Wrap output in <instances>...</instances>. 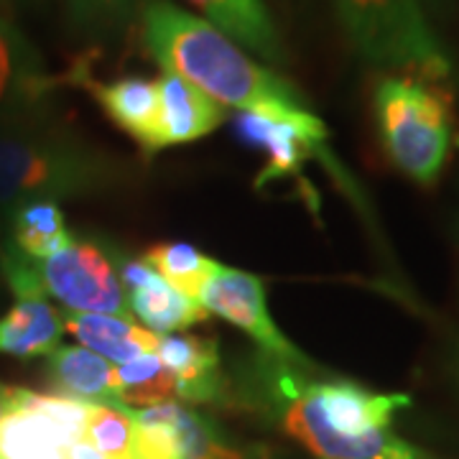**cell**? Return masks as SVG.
Returning a JSON list of instances; mask_svg holds the SVG:
<instances>
[{
	"label": "cell",
	"instance_id": "1",
	"mask_svg": "<svg viewBox=\"0 0 459 459\" xmlns=\"http://www.w3.org/2000/svg\"><path fill=\"white\" fill-rule=\"evenodd\" d=\"M138 31L161 72L179 74L222 108L286 123L314 146L332 151L327 126L312 110V102L202 16L171 0H141Z\"/></svg>",
	"mask_w": 459,
	"mask_h": 459
},
{
	"label": "cell",
	"instance_id": "2",
	"mask_svg": "<svg viewBox=\"0 0 459 459\" xmlns=\"http://www.w3.org/2000/svg\"><path fill=\"white\" fill-rule=\"evenodd\" d=\"M115 181L117 164L108 153L44 115L0 123V228L21 202L87 197Z\"/></svg>",
	"mask_w": 459,
	"mask_h": 459
},
{
	"label": "cell",
	"instance_id": "3",
	"mask_svg": "<svg viewBox=\"0 0 459 459\" xmlns=\"http://www.w3.org/2000/svg\"><path fill=\"white\" fill-rule=\"evenodd\" d=\"M373 110L388 159L409 179L431 186L452 148V115L439 87L406 74H383Z\"/></svg>",
	"mask_w": 459,
	"mask_h": 459
},
{
	"label": "cell",
	"instance_id": "4",
	"mask_svg": "<svg viewBox=\"0 0 459 459\" xmlns=\"http://www.w3.org/2000/svg\"><path fill=\"white\" fill-rule=\"evenodd\" d=\"M350 44L385 74L442 82L452 59L431 31L419 0H332Z\"/></svg>",
	"mask_w": 459,
	"mask_h": 459
},
{
	"label": "cell",
	"instance_id": "5",
	"mask_svg": "<svg viewBox=\"0 0 459 459\" xmlns=\"http://www.w3.org/2000/svg\"><path fill=\"white\" fill-rule=\"evenodd\" d=\"M261 370L268 398L279 411L286 434L304 444L316 459H424V455L401 439L394 429H380L362 437L334 434L316 411L309 394V377L304 376L307 370L276 358H268Z\"/></svg>",
	"mask_w": 459,
	"mask_h": 459
},
{
	"label": "cell",
	"instance_id": "6",
	"mask_svg": "<svg viewBox=\"0 0 459 459\" xmlns=\"http://www.w3.org/2000/svg\"><path fill=\"white\" fill-rule=\"evenodd\" d=\"M120 258L98 238H74V243L39 263V279L47 299L65 307V312L115 314L135 319L120 281Z\"/></svg>",
	"mask_w": 459,
	"mask_h": 459
},
{
	"label": "cell",
	"instance_id": "7",
	"mask_svg": "<svg viewBox=\"0 0 459 459\" xmlns=\"http://www.w3.org/2000/svg\"><path fill=\"white\" fill-rule=\"evenodd\" d=\"M87 401L16 388L0 416V459H66L87 431Z\"/></svg>",
	"mask_w": 459,
	"mask_h": 459
},
{
	"label": "cell",
	"instance_id": "8",
	"mask_svg": "<svg viewBox=\"0 0 459 459\" xmlns=\"http://www.w3.org/2000/svg\"><path fill=\"white\" fill-rule=\"evenodd\" d=\"M199 304L210 314H217L230 325L243 329L268 358L314 370V362L271 319L265 286L258 276L220 263L217 273L199 296Z\"/></svg>",
	"mask_w": 459,
	"mask_h": 459
},
{
	"label": "cell",
	"instance_id": "9",
	"mask_svg": "<svg viewBox=\"0 0 459 459\" xmlns=\"http://www.w3.org/2000/svg\"><path fill=\"white\" fill-rule=\"evenodd\" d=\"M232 133L238 135V141L243 146L255 148L265 156V166H263V171L255 179L258 189H263L268 181L299 177L304 164H307V159H319L322 166L327 169L329 177L337 181V186L352 199V204H358V210L365 217H370V210H368V204L362 199L360 186L347 174V169L340 164V159L332 151H322L319 146H314L301 131H296L286 123H279V120L263 117V115L238 113L235 120H232Z\"/></svg>",
	"mask_w": 459,
	"mask_h": 459
},
{
	"label": "cell",
	"instance_id": "10",
	"mask_svg": "<svg viewBox=\"0 0 459 459\" xmlns=\"http://www.w3.org/2000/svg\"><path fill=\"white\" fill-rule=\"evenodd\" d=\"M56 87L41 51L0 13V123L41 117Z\"/></svg>",
	"mask_w": 459,
	"mask_h": 459
},
{
	"label": "cell",
	"instance_id": "11",
	"mask_svg": "<svg viewBox=\"0 0 459 459\" xmlns=\"http://www.w3.org/2000/svg\"><path fill=\"white\" fill-rule=\"evenodd\" d=\"M72 80L87 87V92L95 98L102 113L108 115L120 131L128 133L146 156H153L161 151L159 146L161 100H159L156 80L128 74V77H115V80L102 82V80L90 77L84 65L77 66Z\"/></svg>",
	"mask_w": 459,
	"mask_h": 459
},
{
	"label": "cell",
	"instance_id": "12",
	"mask_svg": "<svg viewBox=\"0 0 459 459\" xmlns=\"http://www.w3.org/2000/svg\"><path fill=\"white\" fill-rule=\"evenodd\" d=\"M120 281L128 296L131 314L156 334H174L184 332L192 325L204 322L210 312L199 304L197 299L179 294L171 289L151 265L146 258H120Z\"/></svg>",
	"mask_w": 459,
	"mask_h": 459
},
{
	"label": "cell",
	"instance_id": "13",
	"mask_svg": "<svg viewBox=\"0 0 459 459\" xmlns=\"http://www.w3.org/2000/svg\"><path fill=\"white\" fill-rule=\"evenodd\" d=\"M316 411L322 421L334 434L362 437L370 431L391 429V419L398 409L409 406L411 398L403 394H377L352 380H312L309 377Z\"/></svg>",
	"mask_w": 459,
	"mask_h": 459
},
{
	"label": "cell",
	"instance_id": "14",
	"mask_svg": "<svg viewBox=\"0 0 459 459\" xmlns=\"http://www.w3.org/2000/svg\"><path fill=\"white\" fill-rule=\"evenodd\" d=\"M197 8L207 23L232 39L238 47L258 56L268 66L289 65V49L283 44L276 21L263 0H186Z\"/></svg>",
	"mask_w": 459,
	"mask_h": 459
},
{
	"label": "cell",
	"instance_id": "15",
	"mask_svg": "<svg viewBox=\"0 0 459 459\" xmlns=\"http://www.w3.org/2000/svg\"><path fill=\"white\" fill-rule=\"evenodd\" d=\"M156 355L177 380V398L184 403H220L225 380L217 342L192 332H174L159 340Z\"/></svg>",
	"mask_w": 459,
	"mask_h": 459
},
{
	"label": "cell",
	"instance_id": "16",
	"mask_svg": "<svg viewBox=\"0 0 459 459\" xmlns=\"http://www.w3.org/2000/svg\"><path fill=\"white\" fill-rule=\"evenodd\" d=\"M159 82V146H184L210 135L225 123V108L207 92L174 72H161Z\"/></svg>",
	"mask_w": 459,
	"mask_h": 459
},
{
	"label": "cell",
	"instance_id": "17",
	"mask_svg": "<svg viewBox=\"0 0 459 459\" xmlns=\"http://www.w3.org/2000/svg\"><path fill=\"white\" fill-rule=\"evenodd\" d=\"M44 380L51 394L87 403H120L117 365L82 344H59L44 358Z\"/></svg>",
	"mask_w": 459,
	"mask_h": 459
},
{
	"label": "cell",
	"instance_id": "18",
	"mask_svg": "<svg viewBox=\"0 0 459 459\" xmlns=\"http://www.w3.org/2000/svg\"><path fill=\"white\" fill-rule=\"evenodd\" d=\"M65 334V309H56L49 299H16L0 316V355L33 360L47 358Z\"/></svg>",
	"mask_w": 459,
	"mask_h": 459
},
{
	"label": "cell",
	"instance_id": "19",
	"mask_svg": "<svg viewBox=\"0 0 459 459\" xmlns=\"http://www.w3.org/2000/svg\"><path fill=\"white\" fill-rule=\"evenodd\" d=\"M65 332L113 365H123L141 355L156 352L161 340V334L138 325L135 319L115 314L65 312Z\"/></svg>",
	"mask_w": 459,
	"mask_h": 459
},
{
	"label": "cell",
	"instance_id": "20",
	"mask_svg": "<svg viewBox=\"0 0 459 459\" xmlns=\"http://www.w3.org/2000/svg\"><path fill=\"white\" fill-rule=\"evenodd\" d=\"M3 238L31 261H49L74 243L65 210L51 199L21 202L3 217Z\"/></svg>",
	"mask_w": 459,
	"mask_h": 459
},
{
	"label": "cell",
	"instance_id": "21",
	"mask_svg": "<svg viewBox=\"0 0 459 459\" xmlns=\"http://www.w3.org/2000/svg\"><path fill=\"white\" fill-rule=\"evenodd\" d=\"M72 36L90 47H117L138 26L141 0H62Z\"/></svg>",
	"mask_w": 459,
	"mask_h": 459
},
{
	"label": "cell",
	"instance_id": "22",
	"mask_svg": "<svg viewBox=\"0 0 459 459\" xmlns=\"http://www.w3.org/2000/svg\"><path fill=\"white\" fill-rule=\"evenodd\" d=\"M146 263L179 294L197 299L210 283L220 263L186 243H159L146 250Z\"/></svg>",
	"mask_w": 459,
	"mask_h": 459
},
{
	"label": "cell",
	"instance_id": "23",
	"mask_svg": "<svg viewBox=\"0 0 459 459\" xmlns=\"http://www.w3.org/2000/svg\"><path fill=\"white\" fill-rule=\"evenodd\" d=\"M117 398L131 411L177 401V380L156 352L117 365Z\"/></svg>",
	"mask_w": 459,
	"mask_h": 459
},
{
	"label": "cell",
	"instance_id": "24",
	"mask_svg": "<svg viewBox=\"0 0 459 459\" xmlns=\"http://www.w3.org/2000/svg\"><path fill=\"white\" fill-rule=\"evenodd\" d=\"M171 421L179 434L181 457L184 459H246L243 452L230 446L217 429L199 411L184 406L179 401H169Z\"/></svg>",
	"mask_w": 459,
	"mask_h": 459
},
{
	"label": "cell",
	"instance_id": "25",
	"mask_svg": "<svg viewBox=\"0 0 459 459\" xmlns=\"http://www.w3.org/2000/svg\"><path fill=\"white\" fill-rule=\"evenodd\" d=\"M84 439L98 446L108 459H133V442H135L133 411L120 403H95Z\"/></svg>",
	"mask_w": 459,
	"mask_h": 459
},
{
	"label": "cell",
	"instance_id": "26",
	"mask_svg": "<svg viewBox=\"0 0 459 459\" xmlns=\"http://www.w3.org/2000/svg\"><path fill=\"white\" fill-rule=\"evenodd\" d=\"M133 419H135L133 459H184L179 434L171 421L169 401L151 409L133 411Z\"/></svg>",
	"mask_w": 459,
	"mask_h": 459
},
{
	"label": "cell",
	"instance_id": "27",
	"mask_svg": "<svg viewBox=\"0 0 459 459\" xmlns=\"http://www.w3.org/2000/svg\"><path fill=\"white\" fill-rule=\"evenodd\" d=\"M11 395H13V385H5L3 380H0V416L5 413L8 409V403H11Z\"/></svg>",
	"mask_w": 459,
	"mask_h": 459
},
{
	"label": "cell",
	"instance_id": "28",
	"mask_svg": "<svg viewBox=\"0 0 459 459\" xmlns=\"http://www.w3.org/2000/svg\"><path fill=\"white\" fill-rule=\"evenodd\" d=\"M446 3H449V0H419V5H421V8L427 5V8H431V11H444V5H446Z\"/></svg>",
	"mask_w": 459,
	"mask_h": 459
},
{
	"label": "cell",
	"instance_id": "29",
	"mask_svg": "<svg viewBox=\"0 0 459 459\" xmlns=\"http://www.w3.org/2000/svg\"><path fill=\"white\" fill-rule=\"evenodd\" d=\"M0 250H3V228H0ZM0 283H3V276H0Z\"/></svg>",
	"mask_w": 459,
	"mask_h": 459
},
{
	"label": "cell",
	"instance_id": "30",
	"mask_svg": "<svg viewBox=\"0 0 459 459\" xmlns=\"http://www.w3.org/2000/svg\"><path fill=\"white\" fill-rule=\"evenodd\" d=\"M13 3H26V5H29V3H33V0H13Z\"/></svg>",
	"mask_w": 459,
	"mask_h": 459
}]
</instances>
